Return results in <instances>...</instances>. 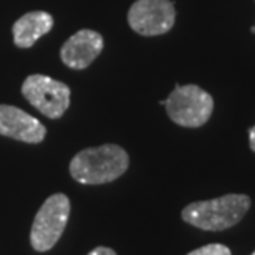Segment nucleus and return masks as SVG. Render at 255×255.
I'll return each instance as SVG.
<instances>
[{
  "label": "nucleus",
  "mask_w": 255,
  "mask_h": 255,
  "mask_svg": "<svg viewBox=\"0 0 255 255\" xmlns=\"http://www.w3.org/2000/svg\"><path fill=\"white\" fill-rule=\"evenodd\" d=\"M129 166V156L123 147L103 144L88 147L76 154L70 162V174L81 184H106L118 179Z\"/></svg>",
  "instance_id": "1"
},
{
  "label": "nucleus",
  "mask_w": 255,
  "mask_h": 255,
  "mask_svg": "<svg viewBox=\"0 0 255 255\" xmlns=\"http://www.w3.org/2000/svg\"><path fill=\"white\" fill-rule=\"evenodd\" d=\"M251 207V197L246 194H227L211 201L192 202L182 211V219L202 231H224L246 216Z\"/></svg>",
  "instance_id": "2"
},
{
  "label": "nucleus",
  "mask_w": 255,
  "mask_h": 255,
  "mask_svg": "<svg viewBox=\"0 0 255 255\" xmlns=\"http://www.w3.org/2000/svg\"><path fill=\"white\" fill-rule=\"evenodd\" d=\"M167 116L176 125L184 128H199L206 125L214 111L212 96L197 85H176L174 91L161 101Z\"/></svg>",
  "instance_id": "3"
},
{
  "label": "nucleus",
  "mask_w": 255,
  "mask_h": 255,
  "mask_svg": "<svg viewBox=\"0 0 255 255\" xmlns=\"http://www.w3.org/2000/svg\"><path fill=\"white\" fill-rule=\"evenodd\" d=\"M70 216V201L65 194H53L35 216L30 242L37 252H47L60 241Z\"/></svg>",
  "instance_id": "4"
},
{
  "label": "nucleus",
  "mask_w": 255,
  "mask_h": 255,
  "mask_svg": "<svg viewBox=\"0 0 255 255\" xmlns=\"http://www.w3.org/2000/svg\"><path fill=\"white\" fill-rule=\"evenodd\" d=\"M68 85L45 75H30L22 85V95L47 118L58 120L70 106Z\"/></svg>",
  "instance_id": "5"
},
{
  "label": "nucleus",
  "mask_w": 255,
  "mask_h": 255,
  "mask_svg": "<svg viewBox=\"0 0 255 255\" xmlns=\"http://www.w3.org/2000/svg\"><path fill=\"white\" fill-rule=\"evenodd\" d=\"M176 10L171 0H136L128 12V23L144 37L164 35L174 27Z\"/></svg>",
  "instance_id": "6"
},
{
  "label": "nucleus",
  "mask_w": 255,
  "mask_h": 255,
  "mask_svg": "<svg viewBox=\"0 0 255 255\" xmlns=\"http://www.w3.org/2000/svg\"><path fill=\"white\" fill-rule=\"evenodd\" d=\"M103 37L95 30H78L66 40L60 52L62 62L73 70H83L98 58L103 52Z\"/></svg>",
  "instance_id": "7"
},
{
  "label": "nucleus",
  "mask_w": 255,
  "mask_h": 255,
  "mask_svg": "<svg viewBox=\"0 0 255 255\" xmlns=\"http://www.w3.org/2000/svg\"><path fill=\"white\" fill-rule=\"evenodd\" d=\"M0 134L37 144L45 139L47 128L23 110L10 105H0Z\"/></svg>",
  "instance_id": "8"
},
{
  "label": "nucleus",
  "mask_w": 255,
  "mask_h": 255,
  "mask_svg": "<svg viewBox=\"0 0 255 255\" xmlns=\"http://www.w3.org/2000/svg\"><path fill=\"white\" fill-rule=\"evenodd\" d=\"M52 27L53 17L48 12H28L13 23V42L20 48H30L38 38L48 33Z\"/></svg>",
  "instance_id": "9"
},
{
  "label": "nucleus",
  "mask_w": 255,
  "mask_h": 255,
  "mask_svg": "<svg viewBox=\"0 0 255 255\" xmlns=\"http://www.w3.org/2000/svg\"><path fill=\"white\" fill-rule=\"evenodd\" d=\"M187 255H232V254L231 249L222 246V244H209V246L196 249V251H192Z\"/></svg>",
  "instance_id": "10"
},
{
  "label": "nucleus",
  "mask_w": 255,
  "mask_h": 255,
  "mask_svg": "<svg viewBox=\"0 0 255 255\" xmlns=\"http://www.w3.org/2000/svg\"><path fill=\"white\" fill-rule=\"evenodd\" d=\"M88 255H116L113 249L110 247H96L95 251H91Z\"/></svg>",
  "instance_id": "11"
},
{
  "label": "nucleus",
  "mask_w": 255,
  "mask_h": 255,
  "mask_svg": "<svg viewBox=\"0 0 255 255\" xmlns=\"http://www.w3.org/2000/svg\"><path fill=\"white\" fill-rule=\"evenodd\" d=\"M249 141H251V149L255 152V126L249 129Z\"/></svg>",
  "instance_id": "12"
},
{
  "label": "nucleus",
  "mask_w": 255,
  "mask_h": 255,
  "mask_svg": "<svg viewBox=\"0 0 255 255\" xmlns=\"http://www.w3.org/2000/svg\"><path fill=\"white\" fill-rule=\"evenodd\" d=\"M251 30H252V33H255V25H254V27H252Z\"/></svg>",
  "instance_id": "13"
},
{
  "label": "nucleus",
  "mask_w": 255,
  "mask_h": 255,
  "mask_svg": "<svg viewBox=\"0 0 255 255\" xmlns=\"http://www.w3.org/2000/svg\"><path fill=\"white\" fill-rule=\"evenodd\" d=\"M252 255H255V252H254V254H252Z\"/></svg>",
  "instance_id": "14"
}]
</instances>
